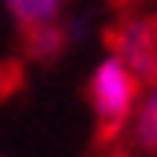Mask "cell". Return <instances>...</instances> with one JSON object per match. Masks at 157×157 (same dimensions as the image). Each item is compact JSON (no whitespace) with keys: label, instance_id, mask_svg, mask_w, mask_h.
<instances>
[{"label":"cell","instance_id":"3","mask_svg":"<svg viewBox=\"0 0 157 157\" xmlns=\"http://www.w3.org/2000/svg\"><path fill=\"white\" fill-rule=\"evenodd\" d=\"M112 153H120V157L157 153V78L142 86V97H139V105H135L124 135L112 142Z\"/></svg>","mask_w":157,"mask_h":157},{"label":"cell","instance_id":"5","mask_svg":"<svg viewBox=\"0 0 157 157\" xmlns=\"http://www.w3.org/2000/svg\"><path fill=\"white\" fill-rule=\"evenodd\" d=\"M8 11L15 19L19 34L37 30V26L64 23V0H8Z\"/></svg>","mask_w":157,"mask_h":157},{"label":"cell","instance_id":"4","mask_svg":"<svg viewBox=\"0 0 157 157\" xmlns=\"http://www.w3.org/2000/svg\"><path fill=\"white\" fill-rule=\"evenodd\" d=\"M23 37V56L26 60H37V64H52L71 41V34L64 23H52V26H37V30H26L19 34Z\"/></svg>","mask_w":157,"mask_h":157},{"label":"cell","instance_id":"2","mask_svg":"<svg viewBox=\"0 0 157 157\" xmlns=\"http://www.w3.org/2000/svg\"><path fill=\"white\" fill-rule=\"evenodd\" d=\"M105 41H109V56L124 60L139 75L142 86L157 78V15L150 11L116 15L105 30Z\"/></svg>","mask_w":157,"mask_h":157},{"label":"cell","instance_id":"1","mask_svg":"<svg viewBox=\"0 0 157 157\" xmlns=\"http://www.w3.org/2000/svg\"><path fill=\"white\" fill-rule=\"evenodd\" d=\"M86 97H90V109H94V120H97V142L112 146L124 135L131 112L142 97V82L124 60L105 56L86 82Z\"/></svg>","mask_w":157,"mask_h":157}]
</instances>
